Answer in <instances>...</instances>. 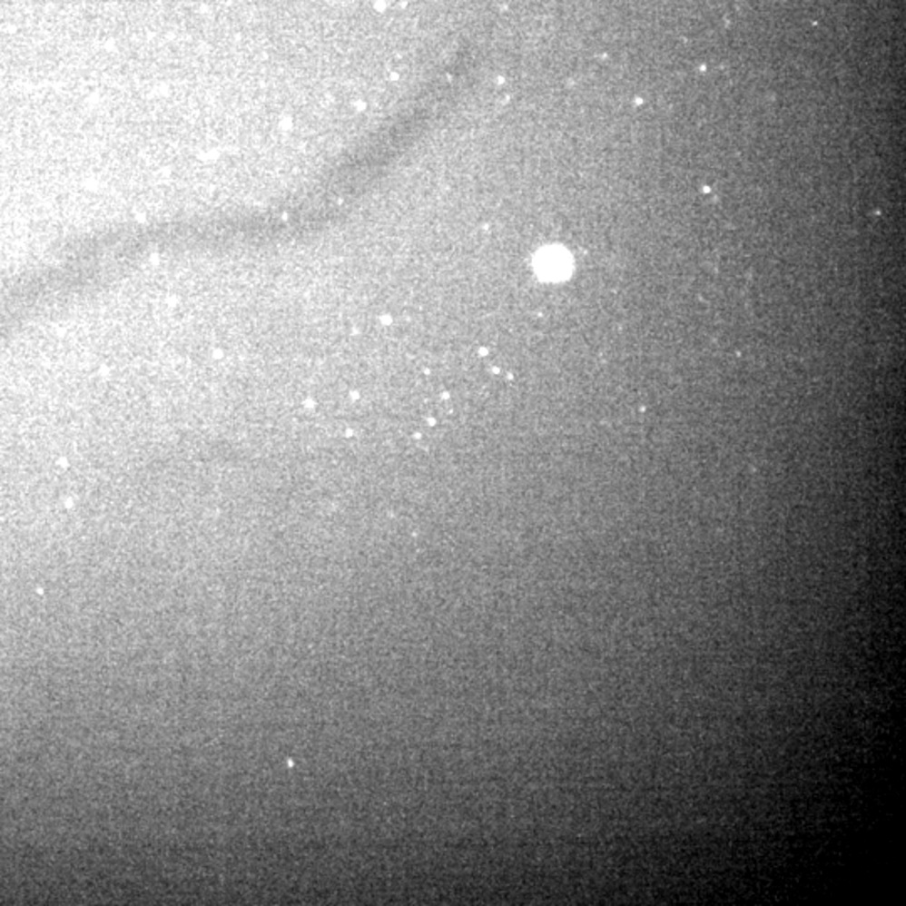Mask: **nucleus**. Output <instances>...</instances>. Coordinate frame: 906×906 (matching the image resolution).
Returning <instances> with one entry per match:
<instances>
[{"label": "nucleus", "instance_id": "f257e3e1", "mask_svg": "<svg viewBox=\"0 0 906 906\" xmlns=\"http://www.w3.org/2000/svg\"><path fill=\"white\" fill-rule=\"evenodd\" d=\"M536 271L546 281H563L573 271V261L563 247H546L536 255Z\"/></svg>", "mask_w": 906, "mask_h": 906}]
</instances>
